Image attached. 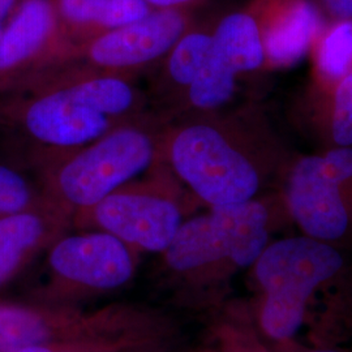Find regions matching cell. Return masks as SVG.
Here are the masks:
<instances>
[{
	"instance_id": "cell-15",
	"label": "cell",
	"mask_w": 352,
	"mask_h": 352,
	"mask_svg": "<svg viewBox=\"0 0 352 352\" xmlns=\"http://www.w3.org/2000/svg\"><path fill=\"white\" fill-rule=\"evenodd\" d=\"M213 28L190 26L166 54L158 78V93L180 106L186 93L200 74L212 43Z\"/></svg>"
},
{
	"instance_id": "cell-14",
	"label": "cell",
	"mask_w": 352,
	"mask_h": 352,
	"mask_svg": "<svg viewBox=\"0 0 352 352\" xmlns=\"http://www.w3.org/2000/svg\"><path fill=\"white\" fill-rule=\"evenodd\" d=\"M67 215L51 204L46 212L29 209L0 217V285L12 277L28 256L58 234Z\"/></svg>"
},
{
	"instance_id": "cell-5",
	"label": "cell",
	"mask_w": 352,
	"mask_h": 352,
	"mask_svg": "<svg viewBox=\"0 0 352 352\" xmlns=\"http://www.w3.org/2000/svg\"><path fill=\"white\" fill-rule=\"evenodd\" d=\"M270 212L253 199L183 221L167 250V267L177 274H195L219 265L248 267L269 244Z\"/></svg>"
},
{
	"instance_id": "cell-24",
	"label": "cell",
	"mask_w": 352,
	"mask_h": 352,
	"mask_svg": "<svg viewBox=\"0 0 352 352\" xmlns=\"http://www.w3.org/2000/svg\"><path fill=\"white\" fill-rule=\"evenodd\" d=\"M20 1L21 0H0V24H4V20L12 14Z\"/></svg>"
},
{
	"instance_id": "cell-16",
	"label": "cell",
	"mask_w": 352,
	"mask_h": 352,
	"mask_svg": "<svg viewBox=\"0 0 352 352\" xmlns=\"http://www.w3.org/2000/svg\"><path fill=\"white\" fill-rule=\"evenodd\" d=\"M316 90L315 123L325 148H352V71Z\"/></svg>"
},
{
	"instance_id": "cell-19",
	"label": "cell",
	"mask_w": 352,
	"mask_h": 352,
	"mask_svg": "<svg viewBox=\"0 0 352 352\" xmlns=\"http://www.w3.org/2000/svg\"><path fill=\"white\" fill-rule=\"evenodd\" d=\"M30 202L32 190L25 177L0 164V217L29 210Z\"/></svg>"
},
{
	"instance_id": "cell-1",
	"label": "cell",
	"mask_w": 352,
	"mask_h": 352,
	"mask_svg": "<svg viewBox=\"0 0 352 352\" xmlns=\"http://www.w3.org/2000/svg\"><path fill=\"white\" fill-rule=\"evenodd\" d=\"M161 161L210 208L256 199L285 162L272 129L253 111L184 115L162 132Z\"/></svg>"
},
{
	"instance_id": "cell-18",
	"label": "cell",
	"mask_w": 352,
	"mask_h": 352,
	"mask_svg": "<svg viewBox=\"0 0 352 352\" xmlns=\"http://www.w3.org/2000/svg\"><path fill=\"white\" fill-rule=\"evenodd\" d=\"M67 38L78 46L98 36L107 0H51Z\"/></svg>"
},
{
	"instance_id": "cell-28",
	"label": "cell",
	"mask_w": 352,
	"mask_h": 352,
	"mask_svg": "<svg viewBox=\"0 0 352 352\" xmlns=\"http://www.w3.org/2000/svg\"><path fill=\"white\" fill-rule=\"evenodd\" d=\"M100 352H103V351H100Z\"/></svg>"
},
{
	"instance_id": "cell-4",
	"label": "cell",
	"mask_w": 352,
	"mask_h": 352,
	"mask_svg": "<svg viewBox=\"0 0 352 352\" xmlns=\"http://www.w3.org/2000/svg\"><path fill=\"white\" fill-rule=\"evenodd\" d=\"M343 263L334 244L307 235L269 243L252 265L263 289L260 325L265 334L276 340L292 338L316 289L337 276Z\"/></svg>"
},
{
	"instance_id": "cell-12",
	"label": "cell",
	"mask_w": 352,
	"mask_h": 352,
	"mask_svg": "<svg viewBox=\"0 0 352 352\" xmlns=\"http://www.w3.org/2000/svg\"><path fill=\"white\" fill-rule=\"evenodd\" d=\"M74 49L51 0H21L0 39V77L13 75L39 58Z\"/></svg>"
},
{
	"instance_id": "cell-17",
	"label": "cell",
	"mask_w": 352,
	"mask_h": 352,
	"mask_svg": "<svg viewBox=\"0 0 352 352\" xmlns=\"http://www.w3.org/2000/svg\"><path fill=\"white\" fill-rule=\"evenodd\" d=\"M316 87L336 84L352 71V20L330 21L314 46Z\"/></svg>"
},
{
	"instance_id": "cell-13",
	"label": "cell",
	"mask_w": 352,
	"mask_h": 352,
	"mask_svg": "<svg viewBox=\"0 0 352 352\" xmlns=\"http://www.w3.org/2000/svg\"><path fill=\"white\" fill-rule=\"evenodd\" d=\"M96 321L63 314H47L17 305H0V352L29 344L85 340Z\"/></svg>"
},
{
	"instance_id": "cell-7",
	"label": "cell",
	"mask_w": 352,
	"mask_h": 352,
	"mask_svg": "<svg viewBox=\"0 0 352 352\" xmlns=\"http://www.w3.org/2000/svg\"><path fill=\"white\" fill-rule=\"evenodd\" d=\"M171 183L164 175L128 183L76 214L81 223L111 234L133 251L164 253L183 223Z\"/></svg>"
},
{
	"instance_id": "cell-20",
	"label": "cell",
	"mask_w": 352,
	"mask_h": 352,
	"mask_svg": "<svg viewBox=\"0 0 352 352\" xmlns=\"http://www.w3.org/2000/svg\"><path fill=\"white\" fill-rule=\"evenodd\" d=\"M154 10L146 0H107L98 34L140 21Z\"/></svg>"
},
{
	"instance_id": "cell-10",
	"label": "cell",
	"mask_w": 352,
	"mask_h": 352,
	"mask_svg": "<svg viewBox=\"0 0 352 352\" xmlns=\"http://www.w3.org/2000/svg\"><path fill=\"white\" fill-rule=\"evenodd\" d=\"M136 251L104 231L55 240L49 253L51 272L78 289L111 291L126 285L136 270Z\"/></svg>"
},
{
	"instance_id": "cell-6",
	"label": "cell",
	"mask_w": 352,
	"mask_h": 352,
	"mask_svg": "<svg viewBox=\"0 0 352 352\" xmlns=\"http://www.w3.org/2000/svg\"><path fill=\"white\" fill-rule=\"evenodd\" d=\"M285 199L304 235L336 243L352 231V148L325 149L289 162Z\"/></svg>"
},
{
	"instance_id": "cell-23",
	"label": "cell",
	"mask_w": 352,
	"mask_h": 352,
	"mask_svg": "<svg viewBox=\"0 0 352 352\" xmlns=\"http://www.w3.org/2000/svg\"><path fill=\"white\" fill-rule=\"evenodd\" d=\"M153 8L164 10V8H189L199 0H146Z\"/></svg>"
},
{
	"instance_id": "cell-11",
	"label": "cell",
	"mask_w": 352,
	"mask_h": 352,
	"mask_svg": "<svg viewBox=\"0 0 352 352\" xmlns=\"http://www.w3.org/2000/svg\"><path fill=\"white\" fill-rule=\"evenodd\" d=\"M250 10L260 26L265 68H289L299 63L327 25L314 0H256Z\"/></svg>"
},
{
	"instance_id": "cell-2",
	"label": "cell",
	"mask_w": 352,
	"mask_h": 352,
	"mask_svg": "<svg viewBox=\"0 0 352 352\" xmlns=\"http://www.w3.org/2000/svg\"><path fill=\"white\" fill-rule=\"evenodd\" d=\"M139 104V89L124 76L93 71L45 87L23 106L20 124L29 139L51 151L49 160L123 126Z\"/></svg>"
},
{
	"instance_id": "cell-8",
	"label": "cell",
	"mask_w": 352,
	"mask_h": 352,
	"mask_svg": "<svg viewBox=\"0 0 352 352\" xmlns=\"http://www.w3.org/2000/svg\"><path fill=\"white\" fill-rule=\"evenodd\" d=\"M265 68L260 26L250 8L228 13L213 26L201 71L182 104L186 115L221 111L234 98L238 78Z\"/></svg>"
},
{
	"instance_id": "cell-3",
	"label": "cell",
	"mask_w": 352,
	"mask_h": 352,
	"mask_svg": "<svg viewBox=\"0 0 352 352\" xmlns=\"http://www.w3.org/2000/svg\"><path fill=\"white\" fill-rule=\"evenodd\" d=\"M162 131L146 122L116 126L76 151L47 160L50 202L69 212H82L161 161Z\"/></svg>"
},
{
	"instance_id": "cell-26",
	"label": "cell",
	"mask_w": 352,
	"mask_h": 352,
	"mask_svg": "<svg viewBox=\"0 0 352 352\" xmlns=\"http://www.w3.org/2000/svg\"><path fill=\"white\" fill-rule=\"evenodd\" d=\"M3 32H4V24H0V39H1V36H3Z\"/></svg>"
},
{
	"instance_id": "cell-25",
	"label": "cell",
	"mask_w": 352,
	"mask_h": 352,
	"mask_svg": "<svg viewBox=\"0 0 352 352\" xmlns=\"http://www.w3.org/2000/svg\"><path fill=\"white\" fill-rule=\"evenodd\" d=\"M59 343L52 344H29L10 352H56Z\"/></svg>"
},
{
	"instance_id": "cell-9",
	"label": "cell",
	"mask_w": 352,
	"mask_h": 352,
	"mask_svg": "<svg viewBox=\"0 0 352 352\" xmlns=\"http://www.w3.org/2000/svg\"><path fill=\"white\" fill-rule=\"evenodd\" d=\"M190 26L188 8L154 10L133 24L90 38L74 52L97 72L126 76L160 63Z\"/></svg>"
},
{
	"instance_id": "cell-22",
	"label": "cell",
	"mask_w": 352,
	"mask_h": 352,
	"mask_svg": "<svg viewBox=\"0 0 352 352\" xmlns=\"http://www.w3.org/2000/svg\"><path fill=\"white\" fill-rule=\"evenodd\" d=\"M96 350L91 340H77V342H68V343H59L56 352H98L103 351L102 347Z\"/></svg>"
},
{
	"instance_id": "cell-27",
	"label": "cell",
	"mask_w": 352,
	"mask_h": 352,
	"mask_svg": "<svg viewBox=\"0 0 352 352\" xmlns=\"http://www.w3.org/2000/svg\"><path fill=\"white\" fill-rule=\"evenodd\" d=\"M312 352H337V351H333V350H317V351H312Z\"/></svg>"
},
{
	"instance_id": "cell-21",
	"label": "cell",
	"mask_w": 352,
	"mask_h": 352,
	"mask_svg": "<svg viewBox=\"0 0 352 352\" xmlns=\"http://www.w3.org/2000/svg\"><path fill=\"white\" fill-rule=\"evenodd\" d=\"M330 21L352 20V0H314Z\"/></svg>"
}]
</instances>
